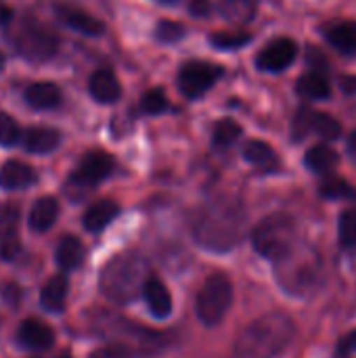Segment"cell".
Listing matches in <instances>:
<instances>
[{"label": "cell", "mask_w": 356, "mask_h": 358, "mask_svg": "<svg viewBox=\"0 0 356 358\" xmlns=\"http://www.w3.org/2000/svg\"><path fill=\"white\" fill-rule=\"evenodd\" d=\"M10 17H13V10H10L6 4H2V2H0V25H2V23H8V21H10Z\"/></svg>", "instance_id": "b9f144b4"}, {"label": "cell", "mask_w": 356, "mask_h": 358, "mask_svg": "<svg viewBox=\"0 0 356 358\" xmlns=\"http://www.w3.org/2000/svg\"><path fill=\"white\" fill-rule=\"evenodd\" d=\"M57 358H71V355H69V352H63V355H59Z\"/></svg>", "instance_id": "bcb514c9"}, {"label": "cell", "mask_w": 356, "mask_h": 358, "mask_svg": "<svg viewBox=\"0 0 356 358\" xmlns=\"http://www.w3.org/2000/svg\"><path fill=\"white\" fill-rule=\"evenodd\" d=\"M17 342L29 350H48L55 344V334L46 323H42L38 319H25L19 325Z\"/></svg>", "instance_id": "9a60e30c"}, {"label": "cell", "mask_w": 356, "mask_h": 358, "mask_svg": "<svg viewBox=\"0 0 356 358\" xmlns=\"http://www.w3.org/2000/svg\"><path fill=\"white\" fill-rule=\"evenodd\" d=\"M115 170V162L105 151H90L82 157L80 166L71 174L69 182L76 187H97Z\"/></svg>", "instance_id": "8fae6325"}, {"label": "cell", "mask_w": 356, "mask_h": 358, "mask_svg": "<svg viewBox=\"0 0 356 358\" xmlns=\"http://www.w3.org/2000/svg\"><path fill=\"white\" fill-rule=\"evenodd\" d=\"M149 279L151 277L147 260L134 252H126L105 264V268L101 271L99 287L109 302L130 304L138 294H143Z\"/></svg>", "instance_id": "3957f363"}, {"label": "cell", "mask_w": 356, "mask_h": 358, "mask_svg": "<svg viewBox=\"0 0 356 358\" xmlns=\"http://www.w3.org/2000/svg\"><path fill=\"white\" fill-rule=\"evenodd\" d=\"M38 180L36 170L19 159H10L0 168V187L6 191H17V189H25L31 187Z\"/></svg>", "instance_id": "e0dca14e"}, {"label": "cell", "mask_w": 356, "mask_h": 358, "mask_svg": "<svg viewBox=\"0 0 356 358\" xmlns=\"http://www.w3.org/2000/svg\"><path fill=\"white\" fill-rule=\"evenodd\" d=\"M55 258H57L59 268L65 271V273L78 268L82 264V260H84V245H82V241L78 237H73V235H65L59 241V245H57Z\"/></svg>", "instance_id": "484cf974"}, {"label": "cell", "mask_w": 356, "mask_h": 358, "mask_svg": "<svg viewBox=\"0 0 356 358\" xmlns=\"http://www.w3.org/2000/svg\"><path fill=\"white\" fill-rule=\"evenodd\" d=\"M340 241L346 248L356 245V210H346L340 216Z\"/></svg>", "instance_id": "e575fe53"}, {"label": "cell", "mask_w": 356, "mask_h": 358, "mask_svg": "<svg viewBox=\"0 0 356 358\" xmlns=\"http://www.w3.org/2000/svg\"><path fill=\"white\" fill-rule=\"evenodd\" d=\"M189 13L193 15V17H208L210 13H212V2L210 0H191V4H189Z\"/></svg>", "instance_id": "74e56055"}, {"label": "cell", "mask_w": 356, "mask_h": 358, "mask_svg": "<svg viewBox=\"0 0 356 358\" xmlns=\"http://www.w3.org/2000/svg\"><path fill=\"white\" fill-rule=\"evenodd\" d=\"M222 76V67L206 61H189L178 71V88L187 99H199Z\"/></svg>", "instance_id": "9c48e42d"}, {"label": "cell", "mask_w": 356, "mask_h": 358, "mask_svg": "<svg viewBox=\"0 0 356 358\" xmlns=\"http://www.w3.org/2000/svg\"><path fill=\"white\" fill-rule=\"evenodd\" d=\"M311 132L319 134L325 141H336L342 134V126L329 113H321V111H313V109H300L294 124H292L294 141L298 143V141L306 138Z\"/></svg>", "instance_id": "30bf717a"}, {"label": "cell", "mask_w": 356, "mask_h": 358, "mask_svg": "<svg viewBox=\"0 0 356 358\" xmlns=\"http://www.w3.org/2000/svg\"><path fill=\"white\" fill-rule=\"evenodd\" d=\"M55 13L59 17L61 23H65L67 27L84 34V36H90V38H97L105 31V25L103 21H99L97 17H92L90 13L78 8V6H71V4H57L55 6Z\"/></svg>", "instance_id": "5bb4252c"}, {"label": "cell", "mask_w": 356, "mask_h": 358, "mask_svg": "<svg viewBox=\"0 0 356 358\" xmlns=\"http://www.w3.org/2000/svg\"><path fill=\"white\" fill-rule=\"evenodd\" d=\"M296 55H298V44L292 38H277L258 52L256 67L260 71L279 73L296 61Z\"/></svg>", "instance_id": "7c38bea8"}, {"label": "cell", "mask_w": 356, "mask_h": 358, "mask_svg": "<svg viewBox=\"0 0 356 358\" xmlns=\"http://www.w3.org/2000/svg\"><path fill=\"white\" fill-rule=\"evenodd\" d=\"M243 157L252 164V166H258L262 170H273L279 159H277V153L271 145H266L264 141H250L245 147H243Z\"/></svg>", "instance_id": "f1b7e54d"}, {"label": "cell", "mask_w": 356, "mask_h": 358, "mask_svg": "<svg viewBox=\"0 0 356 358\" xmlns=\"http://www.w3.org/2000/svg\"><path fill=\"white\" fill-rule=\"evenodd\" d=\"M17 48L29 61H48L59 48V38L48 27L25 21L17 36Z\"/></svg>", "instance_id": "ba28073f"}, {"label": "cell", "mask_w": 356, "mask_h": 358, "mask_svg": "<svg viewBox=\"0 0 356 358\" xmlns=\"http://www.w3.org/2000/svg\"><path fill=\"white\" fill-rule=\"evenodd\" d=\"M275 264H277L275 273L281 287L294 296H304L317 281V273H319L317 256H308L294 248L283 258L275 260Z\"/></svg>", "instance_id": "5b68a950"}, {"label": "cell", "mask_w": 356, "mask_h": 358, "mask_svg": "<svg viewBox=\"0 0 356 358\" xmlns=\"http://www.w3.org/2000/svg\"><path fill=\"white\" fill-rule=\"evenodd\" d=\"M185 36V27L176 21H159L157 27H155V38L159 42H178L180 38Z\"/></svg>", "instance_id": "d590c367"}, {"label": "cell", "mask_w": 356, "mask_h": 358, "mask_svg": "<svg viewBox=\"0 0 356 358\" xmlns=\"http://www.w3.org/2000/svg\"><path fill=\"white\" fill-rule=\"evenodd\" d=\"M67 289H69V283H67V277L65 275H55L46 281V285L42 287L40 292V304L44 310L57 315V313H63L65 308V300H67Z\"/></svg>", "instance_id": "ffe728a7"}, {"label": "cell", "mask_w": 356, "mask_h": 358, "mask_svg": "<svg viewBox=\"0 0 356 358\" xmlns=\"http://www.w3.org/2000/svg\"><path fill=\"white\" fill-rule=\"evenodd\" d=\"M19 212L17 208H4L0 214V260L13 262L21 252L19 239Z\"/></svg>", "instance_id": "4fadbf2b"}, {"label": "cell", "mask_w": 356, "mask_h": 358, "mask_svg": "<svg viewBox=\"0 0 356 358\" xmlns=\"http://www.w3.org/2000/svg\"><path fill=\"white\" fill-rule=\"evenodd\" d=\"M59 143H61V132L55 128H29L23 138L25 151L36 153V155L55 151L59 147Z\"/></svg>", "instance_id": "603a6c76"}, {"label": "cell", "mask_w": 356, "mask_h": 358, "mask_svg": "<svg viewBox=\"0 0 356 358\" xmlns=\"http://www.w3.org/2000/svg\"><path fill=\"white\" fill-rule=\"evenodd\" d=\"M118 214H120V206H118L115 201H111V199H103V201L92 203V206L86 210L82 222H84V229H86V231H90V233H101Z\"/></svg>", "instance_id": "7402d4cb"}, {"label": "cell", "mask_w": 356, "mask_h": 358, "mask_svg": "<svg viewBox=\"0 0 356 358\" xmlns=\"http://www.w3.org/2000/svg\"><path fill=\"white\" fill-rule=\"evenodd\" d=\"M88 358H132V352L126 350L124 346H118V344H109V346H103L99 350H94Z\"/></svg>", "instance_id": "8d00e7d4"}, {"label": "cell", "mask_w": 356, "mask_h": 358, "mask_svg": "<svg viewBox=\"0 0 356 358\" xmlns=\"http://www.w3.org/2000/svg\"><path fill=\"white\" fill-rule=\"evenodd\" d=\"M2 298H4V302H6V304L17 306V302H19V287H17V285H6V287H4V294H2Z\"/></svg>", "instance_id": "ab89813d"}, {"label": "cell", "mask_w": 356, "mask_h": 358, "mask_svg": "<svg viewBox=\"0 0 356 358\" xmlns=\"http://www.w3.org/2000/svg\"><path fill=\"white\" fill-rule=\"evenodd\" d=\"M250 40H252V36L248 31H214L210 36L212 46L218 50H237V48L245 46Z\"/></svg>", "instance_id": "f546056e"}, {"label": "cell", "mask_w": 356, "mask_h": 358, "mask_svg": "<svg viewBox=\"0 0 356 358\" xmlns=\"http://www.w3.org/2000/svg\"><path fill=\"white\" fill-rule=\"evenodd\" d=\"M296 220L287 214H273L262 218L252 231L254 250L269 258L279 260L296 248Z\"/></svg>", "instance_id": "277c9868"}, {"label": "cell", "mask_w": 356, "mask_h": 358, "mask_svg": "<svg viewBox=\"0 0 356 358\" xmlns=\"http://www.w3.org/2000/svg\"><path fill=\"white\" fill-rule=\"evenodd\" d=\"M157 2H162V4H176L178 0H157Z\"/></svg>", "instance_id": "ee69618b"}, {"label": "cell", "mask_w": 356, "mask_h": 358, "mask_svg": "<svg viewBox=\"0 0 356 358\" xmlns=\"http://www.w3.org/2000/svg\"><path fill=\"white\" fill-rule=\"evenodd\" d=\"M143 298H145V302H147V306H149V310H151V315H153L155 319H166V317H170V313H172V298H170L168 287H166L159 279L151 277V279L145 283Z\"/></svg>", "instance_id": "ac0fdd59"}, {"label": "cell", "mask_w": 356, "mask_h": 358, "mask_svg": "<svg viewBox=\"0 0 356 358\" xmlns=\"http://www.w3.org/2000/svg\"><path fill=\"white\" fill-rule=\"evenodd\" d=\"M298 94L304 99H313V101H323L332 94V86L329 80L321 73V71H311L306 76H302L298 80Z\"/></svg>", "instance_id": "83f0119b"}, {"label": "cell", "mask_w": 356, "mask_h": 358, "mask_svg": "<svg viewBox=\"0 0 356 358\" xmlns=\"http://www.w3.org/2000/svg\"><path fill=\"white\" fill-rule=\"evenodd\" d=\"M57 216H59V201L55 197H40L31 206L27 222H29L31 231L44 233V231H48L57 222Z\"/></svg>", "instance_id": "44dd1931"}, {"label": "cell", "mask_w": 356, "mask_h": 358, "mask_svg": "<svg viewBox=\"0 0 356 358\" xmlns=\"http://www.w3.org/2000/svg\"><path fill=\"white\" fill-rule=\"evenodd\" d=\"M21 138L19 124L4 111H0V147H13Z\"/></svg>", "instance_id": "836d02e7"}, {"label": "cell", "mask_w": 356, "mask_h": 358, "mask_svg": "<svg viewBox=\"0 0 356 358\" xmlns=\"http://www.w3.org/2000/svg\"><path fill=\"white\" fill-rule=\"evenodd\" d=\"M319 195L325 199H356V191L344 178H327L319 187Z\"/></svg>", "instance_id": "4dcf8cb0"}, {"label": "cell", "mask_w": 356, "mask_h": 358, "mask_svg": "<svg viewBox=\"0 0 356 358\" xmlns=\"http://www.w3.org/2000/svg\"><path fill=\"white\" fill-rule=\"evenodd\" d=\"M245 229V212L235 201H216L208 206L197 224L195 239L197 243L214 254L233 250Z\"/></svg>", "instance_id": "7a4b0ae2"}, {"label": "cell", "mask_w": 356, "mask_h": 358, "mask_svg": "<svg viewBox=\"0 0 356 358\" xmlns=\"http://www.w3.org/2000/svg\"><path fill=\"white\" fill-rule=\"evenodd\" d=\"M342 90L348 92V94H355L356 92V76H344L342 80Z\"/></svg>", "instance_id": "60d3db41"}, {"label": "cell", "mask_w": 356, "mask_h": 358, "mask_svg": "<svg viewBox=\"0 0 356 358\" xmlns=\"http://www.w3.org/2000/svg\"><path fill=\"white\" fill-rule=\"evenodd\" d=\"M304 164L311 172L327 176L338 168L340 155L329 145H317V147L308 149V153L304 155Z\"/></svg>", "instance_id": "d4e9b609"}, {"label": "cell", "mask_w": 356, "mask_h": 358, "mask_svg": "<svg viewBox=\"0 0 356 358\" xmlns=\"http://www.w3.org/2000/svg\"><path fill=\"white\" fill-rule=\"evenodd\" d=\"M329 44L342 52V55H356V23L355 21H342L327 29Z\"/></svg>", "instance_id": "4316f807"}, {"label": "cell", "mask_w": 356, "mask_h": 358, "mask_svg": "<svg viewBox=\"0 0 356 358\" xmlns=\"http://www.w3.org/2000/svg\"><path fill=\"white\" fill-rule=\"evenodd\" d=\"M294 336V321L283 313H271L256 319L241 331L235 350L239 358H277L287 350Z\"/></svg>", "instance_id": "6da1fadb"}, {"label": "cell", "mask_w": 356, "mask_h": 358, "mask_svg": "<svg viewBox=\"0 0 356 358\" xmlns=\"http://www.w3.org/2000/svg\"><path fill=\"white\" fill-rule=\"evenodd\" d=\"M241 136V126L233 120H222L214 128V145L216 147H231Z\"/></svg>", "instance_id": "1f68e13d"}, {"label": "cell", "mask_w": 356, "mask_h": 358, "mask_svg": "<svg viewBox=\"0 0 356 358\" xmlns=\"http://www.w3.org/2000/svg\"><path fill=\"white\" fill-rule=\"evenodd\" d=\"M258 6H260V0H220L218 10L229 23L245 25L256 17Z\"/></svg>", "instance_id": "cb8c5ba5"}, {"label": "cell", "mask_w": 356, "mask_h": 358, "mask_svg": "<svg viewBox=\"0 0 356 358\" xmlns=\"http://www.w3.org/2000/svg\"><path fill=\"white\" fill-rule=\"evenodd\" d=\"M141 109L149 115H157V113H164L168 109V99H166V92L162 88H151L143 94L141 99Z\"/></svg>", "instance_id": "d6a6232c"}, {"label": "cell", "mask_w": 356, "mask_h": 358, "mask_svg": "<svg viewBox=\"0 0 356 358\" xmlns=\"http://www.w3.org/2000/svg\"><path fill=\"white\" fill-rule=\"evenodd\" d=\"M23 99L34 109H55L61 105V90L52 82H36L29 84L23 92Z\"/></svg>", "instance_id": "d6986e66"}, {"label": "cell", "mask_w": 356, "mask_h": 358, "mask_svg": "<svg viewBox=\"0 0 356 358\" xmlns=\"http://www.w3.org/2000/svg\"><path fill=\"white\" fill-rule=\"evenodd\" d=\"M4 61H6V59H4V55L0 52V71H2V67H4Z\"/></svg>", "instance_id": "f6af8a7d"}, {"label": "cell", "mask_w": 356, "mask_h": 358, "mask_svg": "<svg viewBox=\"0 0 356 358\" xmlns=\"http://www.w3.org/2000/svg\"><path fill=\"white\" fill-rule=\"evenodd\" d=\"M233 285L227 275H212L197 294V317L206 327H216L229 313Z\"/></svg>", "instance_id": "52a82bcc"}, {"label": "cell", "mask_w": 356, "mask_h": 358, "mask_svg": "<svg viewBox=\"0 0 356 358\" xmlns=\"http://www.w3.org/2000/svg\"><path fill=\"white\" fill-rule=\"evenodd\" d=\"M88 90H90V96L99 103H115L120 96H122V86H120V80L115 78V73L111 69H97L92 76H90V82H88Z\"/></svg>", "instance_id": "2e32d148"}, {"label": "cell", "mask_w": 356, "mask_h": 358, "mask_svg": "<svg viewBox=\"0 0 356 358\" xmlns=\"http://www.w3.org/2000/svg\"><path fill=\"white\" fill-rule=\"evenodd\" d=\"M346 352H356V331L348 334V336L340 342V355H346Z\"/></svg>", "instance_id": "f35d334b"}, {"label": "cell", "mask_w": 356, "mask_h": 358, "mask_svg": "<svg viewBox=\"0 0 356 358\" xmlns=\"http://www.w3.org/2000/svg\"><path fill=\"white\" fill-rule=\"evenodd\" d=\"M103 331L113 340V344L124 346L126 350L138 357L155 355L166 344V340L159 334L149 331L143 325H134L126 319H109L107 323H103Z\"/></svg>", "instance_id": "8992f818"}, {"label": "cell", "mask_w": 356, "mask_h": 358, "mask_svg": "<svg viewBox=\"0 0 356 358\" xmlns=\"http://www.w3.org/2000/svg\"><path fill=\"white\" fill-rule=\"evenodd\" d=\"M348 153H350V157L356 162V130L348 136Z\"/></svg>", "instance_id": "7bdbcfd3"}]
</instances>
